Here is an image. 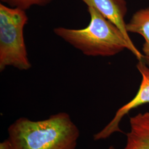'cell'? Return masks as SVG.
<instances>
[{"label": "cell", "instance_id": "cell-7", "mask_svg": "<svg viewBox=\"0 0 149 149\" xmlns=\"http://www.w3.org/2000/svg\"><path fill=\"white\" fill-rule=\"evenodd\" d=\"M125 27L128 33H138L144 37L145 43L143 51L144 57L149 61V8L136 12Z\"/></svg>", "mask_w": 149, "mask_h": 149}, {"label": "cell", "instance_id": "cell-9", "mask_svg": "<svg viewBox=\"0 0 149 149\" xmlns=\"http://www.w3.org/2000/svg\"><path fill=\"white\" fill-rule=\"evenodd\" d=\"M0 149H14L10 140L6 139L0 143Z\"/></svg>", "mask_w": 149, "mask_h": 149}, {"label": "cell", "instance_id": "cell-5", "mask_svg": "<svg viewBox=\"0 0 149 149\" xmlns=\"http://www.w3.org/2000/svg\"><path fill=\"white\" fill-rule=\"evenodd\" d=\"M88 7L95 8L122 31L130 44L136 48L128 36L124 17L127 12L125 0H82Z\"/></svg>", "mask_w": 149, "mask_h": 149}, {"label": "cell", "instance_id": "cell-2", "mask_svg": "<svg viewBox=\"0 0 149 149\" xmlns=\"http://www.w3.org/2000/svg\"><path fill=\"white\" fill-rule=\"evenodd\" d=\"M88 11L90 21L85 28L58 27L54 29V33L87 56H110L128 49L142 60L143 55L130 44L115 24L92 7H88Z\"/></svg>", "mask_w": 149, "mask_h": 149}, {"label": "cell", "instance_id": "cell-3", "mask_svg": "<svg viewBox=\"0 0 149 149\" xmlns=\"http://www.w3.org/2000/svg\"><path fill=\"white\" fill-rule=\"evenodd\" d=\"M28 21L26 11L0 4V71L13 66L20 70L31 68L24 37Z\"/></svg>", "mask_w": 149, "mask_h": 149}, {"label": "cell", "instance_id": "cell-6", "mask_svg": "<svg viewBox=\"0 0 149 149\" xmlns=\"http://www.w3.org/2000/svg\"><path fill=\"white\" fill-rule=\"evenodd\" d=\"M130 130L123 149H149V112L130 118Z\"/></svg>", "mask_w": 149, "mask_h": 149}, {"label": "cell", "instance_id": "cell-4", "mask_svg": "<svg viewBox=\"0 0 149 149\" xmlns=\"http://www.w3.org/2000/svg\"><path fill=\"white\" fill-rule=\"evenodd\" d=\"M137 68L142 76V81L136 95L132 100L118 110L114 117L101 131L94 135V140L106 139L116 132L123 133L119 128L123 118L134 108L149 103V68L141 60L137 65Z\"/></svg>", "mask_w": 149, "mask_h": 149}, {"label": "cell", "instance_id": "cell-1", "mask_svg": "<svg viewBox=\"0 0 149 149\" xmlns=\"http://www.w3.org/2000/svg\"><path fill=\"white\" fill-rule=\"evenodd\" d=\"M8 132L14 149H75L80 136L79 128L65 112L39 121L19 118Z\"/></svg>", "mask_w": 149, "mask_h": 149}, {"label": "cell", "instance_id": "cell-8", "mask_svg": "<svg viewBox=\"0 0 149 149\" xmlns=\"http://www.w3.org/2000/svg\"><path fill=\"white\" fill-rule=\"evenodd\" d=\"M11 7L18 8L26 11L33 6H45L52 0H1Z\"/></svg>", "mask_w": 149, "mask_h": 149}, {"label": "cell", "instance_id": "cell-10", "mask_svg": "<svg viewBox=\"0 0 149 149\" xmlns=\"http://www.w3.org/2000/svg\"><path fill=\"white\" fill-rule=\"evenodd\" d=\"M116 149L113 146H111L109 148V149Z\"/></svg>", "mask_w": 149, "mask_h": 149}]
</instances>
